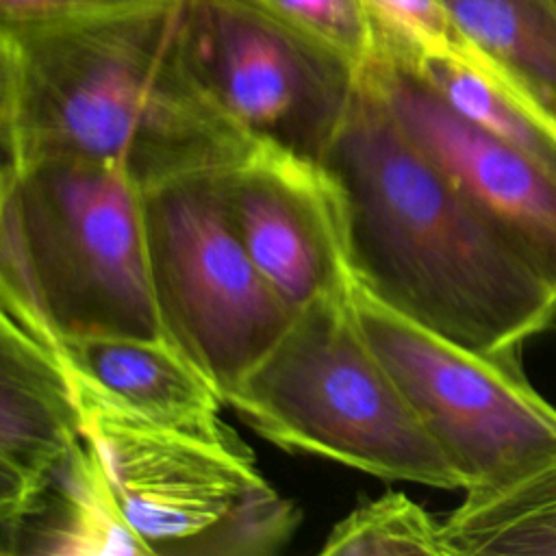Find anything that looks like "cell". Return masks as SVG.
Masks as SVG:
<instances>
[{"label":"cell","mask_w":556,"mask_h":556,"mask_svg":"<svg viewBox=\"0 0 556 556\" xmlns=\"http://www.w3.org/2000/svg\"><path fill=\"white\" fill-rule=\"evenodd\" d=\"M185 0L0 26L2 167L74 159L141 191L222 172L256 146L213 100L182 39Z\"/></svg>","instance_id":"6da1fadb"},{"label":"cell","mask_w":556,"mask_h":556,"mask_svg":"<svg viewBox=\"0 0 556 556\" xmlns=\"http://www.w3.org/2000/svg\"><path fill=\"white\" fill-rule=\"evenodd\" d=\"M321 163L343 193L354 282L371 298L508 361L549 328L552 285L410 141L363 74Z\"/></svg>","instance_id":"7a4b0ae2"},{"label":"cell","mask_w":556,"mask_h":556,"mask_svg":"<svg viewBox=\"0 0 556 556\" xmlns=\"http://www.w3.org/2000/svg\"><path fill=\"white\" fill-rule=\"evenodd\" d=\"M2 315L63 337H165L143 191L119 169L48 159L2 167Z\"/></svg>","instance_id":"3957f363"},{"label":"cell","mask_w":556,"mask_h":556,"mask_svg":"<svg viewBox=\"0 0 556 556\" xmlns=\"http://www.w3.org/2000/svg\"><path fill=\"white\" fill-rule=\"evenodd\" d=\"M274 445L434 489H465L365 339L352 291L298 308L276 345L224 395Z\"/></svg>","instance_id":"277c9868"},{"label":"cell","mask_w":556,"mask_h":556,"mask_svg":"<svg viewBox=\"0 0 556 556\" xmlns=\"http://www.w3.org/2000/svg\"><path fill=\"white\" fill-rule=\"evenodd\" d=\"M143 232L163 334L224 397L276 345L298 311L237 237L219 172L143 191Z\"/></svg>","instance_id":"5b68a950"},{"label":"cell","mask_w":556,"mask_h":556,"mask_svg":"<svg viewBox=\"0 0 556 556\" xmlns=\"http://www.w3.org/2000/svg\"><path fill=\"white\" fill-rule=\"evenodd\" d=\"M182 39L200 83L256 143L324 161L361 67L258 0H185Z\"/></svg>","instance_id":"8992f818"},{"label":"cell","mask_w":556,"mask_h":556,"mask_svg":"<svg viewBox=\"0 0 556 556\" xmlns=\"http://www.w3.org/2000/svg\"><path fill=\"white\" fill-rule=\"evenodd\" d=\"M361 330L460 473L465 489L508 478L556 450V408L519 361L467 350L387 308L356 282Z\"/></svg>","instance_id":"52a82bcc"},{"label":"cell","mask_w":556,"mask_h":556,"mask_svg":"<svg viewBox=\"0 0 556 556\" xmlns=\"http://www.w3.org/2000/svg\"><path fill=\"white\" fill-rule=\"evenodd\" d=\"M74 380L83 437L98 454L124 517L154 554H172L265 484L250 450L224 421L215 428L165 424Z\"/></svg>","instance_id":"ba28073f"},{"label":"cell","mask_w":556,"mask_h":556,"mask_svg":"<svg viewBox=\"0 0 556 556\" xmlns=\"http://www.w3.org/2000/svg\"><path fill=\"white\" fill-rule=\"evenodd\" d=\"M219 187L250 258L295 311L352 291L343 193L324 163L256 143Z\"/></svg>","instance_id":"9c48e42d"},{"label":"cell","mask_w":556,"mask_h":556,"mask_svg":"<svg viewBox=\"0 0 556 556\" xmlns=\"http://www.w3.org/2000/svg\"><path fill=\"white\" fill-rule=\"evenodd\" d=\"M361 74L410 141L556 291V176L452 111L408 63L374 52Z\"/></svg>","instance_id":"30bf717a"},{"label":"cell","mask_w":556,"mask_h":556,"mask_svg":"<svg viewBox=\"0 0 556 556\" xmlns=\"http://www.w3.org/2000/svg\"><path fill=\"white\" fill-rule=\"evenodd\" d=\"M0 337V552L11 556L54 469L83 441V419L61 343L9 319Z\"/></svg>","instance_id":"8fae6325"},{"label":"cell","mask_w":556,"mask_h":556,"mask_svg":"<svg viewBox=\"0 0 556 556\" xmlns=\"http://www.w3.org/2000/svg\"><path fill=\"white\" fill-rule=\"evenodd\" d=\"M59 343L76 378L146 417L185 428L222 424V393L167 337L87 334Z\"/></svg>","instance_id":"7c38bea8"},{"label":"cell","mask_w":556,"mask_h":556,"mask_svg":"<svg viewBox=\"0 0 556 556\" xmlns=\"http://www.w3.org/2000/svg\"><path fill=\"white\" fill-rule=\"evenodd\" d=\"M11 554L154 556L124 517L109 476L85 437L54 469Z\"/></svg>","instance_id":"4fadbf2b"},{"label":"cell","mask_w":556,"mask_h":556,"mask_svg":"<svg viewBox=\"0 0 556 556\" xmlns=\"http://www.w3.org/2000/svg\"><path fill=\"white\" fill-rule=\"evenodd\" d=\"M439 532L443 556H556V450L467 489Z\"/></svg>","instance_id":"5bb4252c"},{"label":"cell","mask_w":556,"mask_h":556,"mask_svg":"<svg viewBox=\"0 0 556 556\" xmlns=\"http://www.w3.org/2000/svg\"><path fill=\"white\" fill-rule=\"evenodd\" d=\"M408 65L452 111L556 176V124L510 78L473 52L428 54Z\"/></svg>","instance_id":"9a60e30c"},{"label":"cell","mask_w":556,"mask_h":556,"mask_svg":"<svg viewBox=\"0 0 556 556\" xmlns=\"http://www.w3.org/2000/svg\"><path fill=\"white\" fill-rule=\"evenodd\" d=\"M467 48L556 117V9L549 0H443Z\"/></svg>","instance_id":"2e32d148"},{"label":"cell","mask_w":556,"mask_h":556,"mask_svg":"<svg viewBox=\"0 0 556 556\" xmlns=\"http://www.w3.org/2000/svg\"><path fill=\"white\" fill-rule=\"evenodd\" d=\"M441 521L404 493H387L356 506L326 536L332 556H443Z\"/></svg>","instance_id":"e0dca14e"},{"label":"cell","mask_w":556,"mask_h":556,"mask_svg":"<svg viewBox=\"0 0 556 556\" xmlns=\"http://www.w3.org/2000/svg\"><path fill=\"white\" fill-rule=\"evenodd\" d=\"M300 526L298 506L267 482L243 495L230 510L172 554L269 556L282 549Z\"/></svg>","instance_id":"ac0fdd59"},{"label":"cell","mask_w":556,"mask_h":556,"mask_svg":"<svg viewBox=\"0 0 556 556\" xmlns=\"http://www.w3.org/2000/svg\"><path fill=\"white\" fill-rule=\"evenodd\" d=\"M376 50L415 63L428 54L471 52L443 0H363Z\"/></svg>","instance_id":"d6986e66"},{"label":"cell","mask_w":556,"mask_h":556,"mask_svg":"<svg viewBox=\"0 0 556 556\" xmlns=\"http://www.w3.org/2000/svg\"><path fill=\"white\" fill-rule=\"evenodd\" d=\"M271 13L341 52L361 70L376 50L363 0H258Z\"/></svg>","instance_id":"ffe728a7"},{"label":"cell","mask_w":556,"mask_h":556,"mask_svg":"<svg viewBox=\"0 0 556 556\" xmlns=\"http://www.w3.org/2000/svg\"><path fill=\"white\" fill-rule=\"evenodd\" d=\"M152 2L161 0H0V26L115 13Z\"/></svg>","instance_id":"44dd1931"},{"label":"cell","mask_w":556,"mask_h":556,"mask_svg":"<svg viewBox=\"0 0 556 556\" xmlns=\"http://www.w3.org/2000/svg\"><path fill=\"white\" fill-rule=\"evenodd\" d=\"M549 328L556 330V302H554V313H552V321H549Z\"/></svg>","instance_id":"7402d4cb"},{"label":"cell","mask_w":556,"mask_h":556,"mask_svg":"<svg viewBox=\"0 0 556 556\" xmlns=\"http://www.w3.org/2000/svg\"><path fill=\"white\" fill-rule=\"evenodd\" d=\"M549 2H552V7H554V9H556V0H549Z\"/></svg>","instance_id":"603a6c76"},{"label":"cell","mask_w":556,"mask_h":556,"mask_svg":"<svg viewBox=\"0 0 556 556\" xmlns=\"http://www.w3.org/2000/svg\"><path fill=\"white\" fill-rule=\"evenodd\" d=\"M554 122H556V117H554Z\"/></svg>","instance_id":"cb8c5ba5"}]
</instances>
